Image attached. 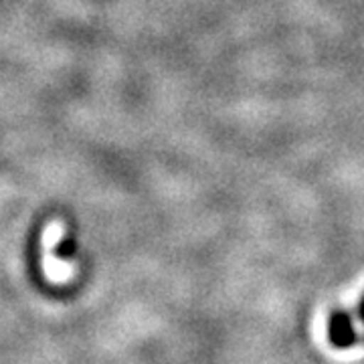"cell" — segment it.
Here are the masks:
<instances>
[{"mask_svg": "<svg viewBox=\"0 0 364 364\" xmlns=\"http://www.w3.org/2000/svg\"><path fill=\"white\" fill-rule=\"evenodd\" d=\"M363 320H364V304H363Z\"/></svg>", "mask_w": 364, "mask_h": 364, "instance_id": "3957f363", "label": "cell"}, {"mask_svg": "<svg viewBox=\"0 0 364 364\" xmlns=\"http://www.w3.org/2000/svg\"><path fill=\"white\" fill-rule=\"evenodd\" d=\"M65 235V225L59 221V219H53L45 225V231L41 237V245H43V267L45 272L51 275L53 279H67L69 273H71V265H67L63 261L57 259L55 255V249L57 243L63 239Z\"/></svg>", "mask_w": 364, "mask_h": 364, "instance_id": "6da1fadb", "label": "cell"}, {"mask_svg": "<svg viewBox=\"0 0 364 364\" xmlns=\"http://www.w3.org/2000/svg\"><path fill=\"white\" fill-rule=\"evenodd\" d=\"M330 342L336 348H348L356 342L354 326H352V320L346 314H336L330 320Z\"/></svg>", "mask_w": 364, "mask_h": 364, "instance_id": "7a4b0ae2", "label": "cell"}]
</instances>
